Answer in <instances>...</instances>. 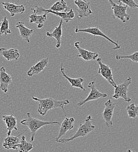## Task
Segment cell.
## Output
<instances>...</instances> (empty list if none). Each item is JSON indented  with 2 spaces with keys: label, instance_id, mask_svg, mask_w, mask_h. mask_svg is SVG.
I'll list each match as a JSON object with an SVG mask.
<instances>
[{
  "label": "cell",
  "instance_id": "7402d4cb",
  "mask_svg": "<svg viewBox=\"0 0 138 152\" xmlns=\"http://www.w3.org/2000/svg\"><path fill=\"white\" fill-rule=\"evenodd\" d=\"M0 53L8 61L17 60L20 57L19 51L17 49H5L3 48H0Z\"/></svg>",
  "mask_w": 138,
  "mask_h": 152
},
{
  "label": "cell",
  "instance_id": "2e32d148",
  "mask_svg": "<svg viewBox=\"0 0 138 152\" xmlns=\"http://www.w3.org/2000/svg\"><path fill=\"white\" fill-rule=\"evenodd\" d=\"M48 63L49 58L48 57L41 59L35 65L30 67V69L27 72V75L29 77H32L34 75L40 74L48 66Z\"/></svg>",
  "mask_w": 138,
  "mask_h": 152
},
{
  "label": "cell",
  "instance_id": "9a60e30c",
  "mask_svg": "<svg viewBox=\"0 0 138 152\" xmlns=\"http://www.w3.org/2000/svg\"><path fill=\"white\" fill-rule=\"evenodd\" d=\"M13 82L12 77L6 72L4 67L0 68V89L4 93H7L8 86Z\"/></svg>",
  "mask_w": 138,
  "mask_h": 152
},
{
  "label": "cell",
  "instance_id": "484cf974",
  "mask_svg": "<svg viewBox=\"0 0 138 152\" xmlns=\"http://www.w3.org/2000/svg\"><path fill=\"white\" fill-rule=\"evenodd\" d=\"M10 22L7 17H5L2 20V23L0 26V36L4 35L5 36L11 34V31L9 28Z\"/></svg>",
  "mask_w": 138,
  "mask_h": 152
},
{
  "label": "cell",
  "instance_id": "f546056e",
  "mask_svg": "<svg viewBox=\"0 0 138 152\" xmlns=\"http://www.w3.org/2000/svg\"><path fill=\"white\" fill-rule=\"evenodd\" d=\"M1 23H2V21L0 22V26H1Z\"/></svg>",
  "mask_w": 138,
  "mask_h": 152
},
{
  "label": "cell",
  "instance_id": "3957f363",
  "mask_svg": "<svg viewBox=\"0 0 138 152\" xmlns=\"http://www.w3.org/2000/svg\"><path fill=\"white\" fill-rule=\"evenodd\" d=\"M92 120L93 119L91 115H88L85 120L84 122L79 125L77 131L72 137L69 138H61L56 142L62 143H68L75 140V139L87 136L89 133L94 131L95 129V126L92 124Z\"/></svg>",
  "mask_w": 138,
  "mask_h": 152
},
{
  "label": "cell",
  "instance_id": "7a4b0ae2",
  "mask_svg": "<svg viewBox=\"0 0 138 152\" xmlns=\"http://www.w3.org/2000/svg\"><path fill=\"white\" fill-rule=\"evenodd\" d=\"M27 118L24 119L21 121L22 125L27 126L31 131L30 142H32L35 140L36 132L41 128L49 125H59L60 123L57 121H41L31 116L30 113H27Z\"/></svg>",
  "mask_w": 138,
  "mask_h": 152
},
{
  "label": "cell",
  "instance_id": "30bf717a",
  "mask_svg": "<svg viewBox=\"0 0 138 152\" xmlns=\"http://www.w3.org/2000/svg\"><path fill=\"white\" fill-rule=\"evenodd\" d=\"M75 4L77 6V11L78 12L77 18L82 19L88 17L93 14L91 9V3L87 0H74Z\"/></svg>",
  "mask_w": 138,
  "mask_h": 152
},
{
  "label": "cell",
  "instance_id": "d4e9b609",
  "mask_svg": "<svg viewBox=\"0 0 138 152\" xmlns=\"http://www.w3.org/2000/svg\"><path fill=\"white\" fill-rule=\"evenodd\" d=\"M49 10L57 12H68L71 10V8L68 7L66 2L64 0H59L56 2L49 8Z\"/></svg>",
  "mask_w": 138,
  "mask_h": 152
},
{
  "label": "cell",
  "instance_id": "8fae6325",
  "mask_svg": "<svg viewBox=\"0 0 138 152\" xmlns=\"http://www.w3.org/2000/svg\"><path fill=\"white\" fill-rule=\"evenodd\" d=\"M115 106V104L111 99H108L105 103V109L102 113V116L105 124L108 128L113 126L112 117Z\"/></svg>",
  "mask_w": 138,
  "mask_h": 152
},
{
  "label": "cell",
  "instance_id": "4fadbf2b",
  "mask_svg": "<svg viewBox=\"0 0 138 152\" xmlns=\"http://www.w3.org/2000/svg\"><path fill=\"white\" fill-rule=\"evenodd\" d=\"M3 6V8L7 11L11 17H14L17 14H23L25 11V8L24 5H16L10 2H1Z\"/></svg>",
  "mask_w": 138,
  "mask_h": 152
},
{
  "label": "cell",
  "instance_id": "cb8c5ba5",
  "mask_svg": "<svg viewBox=\"0 0 138 152\" xmlns=\"http://www.w3.org/2000/svg\"><path fill=\"white\" fill-rule=\"evenodd\" d=\"M18 149L20 152H28L33 149V145L31 142H28L26 140L25 136H22L20 139V143L18 144Z\"/></svg>",
  "mask_w": 138,
  "mask_h": 152
},
{
  "label": "cell",
  "instance_id": "5bb4252c",
  "mask_svg": "<svg viewBox=\"0 0 138 152\" xmlns=\"http://www.w3.org/2000/svg\"><path fill=\"white\" fill-rule=\"evenodd\" d=\"M75 118L74 117L68 118L66 117L62 123L61 124V128L59 129L58 135L55 138V142L58 141L61 138V137L64 135L69 131H71L74 128Z\"/></svg>",
  "mask_w": 138,
  "mask_h": 152
},
{
  "label": "cell",
  "instance_id": "6da1fadb",
  "mask_svg": "<svg viewBox=\"0 0 138 152\" xmlns=\"http://www.w3.org/2000/svg\"><path fill=\"white\" fill-rule=\"evenodd\" d=\"M32 99L38 102V113L42 116H45L49 110L57 108H62L65 114L64 107L70 104V101L68 99L65 100H57L52 97L41 99L35 96H32Z\"/></svg>",
  "mask_w": 138,
  "mask_h": 152
},
{
  "label": "cell",
  "instance_id": "e0dca14e",
  "mask_svg": "<svg viewBox=\"0 0 138 152\" xmlns=\"http://www.w3.org/2000/svg\"><path fill=\"white\" fill-rule=\"evenodd\" d=\"M24 133H20L19 135L17 136H8L7 137L4 138V142L2 144L3 147L7 149V150H10V149H13V150H17L18 149V144L20 143V136L22 135V134Z\"/></svg>",
  "mask_w": 138,
  "mask_h": 152
},
{
  "label": "cell",
  "instance_id": "277c9868",
  "mask_svg": "<svg viewBox=\"0 0 138 152\" xmlns=\"http://www.w3.org/2000/svg\"><path fill=\"white\" fill-rule=\"evenodd\" d=\"M111 5V8L114 11L112 18L114 19H118L123 23H126L131 19V15L128 14L127 8L128 6L123 5L121 2L119 4L115 3L113 0H108Z\"/></svg>",
  "mask_w": 138,
  "mask_h": 152
},
{
  "label": "cell",
  "instance_id": "5b68a950",
  "mask_svg": "<svg viewBox=\"0 0 138 152\" xmlns=\"http://www.w3.org/2000/svg\"><path fill=\"white\" fill-rule=\"evenodd\" d=\"M132 78L129 76L122 83L117 85V87L115 88L114 94L112 95V98L118 99L119 98H122L126 102H131L132 99L128 96V92L129 86L132 83Z\"/></svg>",
  "mask_w": 138,
  "mask_h": 152
},
{
  "label": "cell",
  "instance_id": "f1b7e54d",
  "mask_svg": "<svg viewBox=\"0 0 138 152\" xmlns=\"http://www.w3.org/2000/svg\"><path fill=\"white\" fill-rule=\"evenodd\" d=\"M118 2L123 3L131 8L138 9V4L135 2V0H118Z\"/></svg>",
  "mask_w": 138,
  "mask_h": 152
},
{
  "label": "cell",
  "instance_id": "8992f818",
  "mask_svg": "<svg viewBox=\"0 0 138 152\" xmlns=\"http://www.w3.org/2000/svg\"><path fill=\"white\" fill-rule=\"evenodd\" d=\"M31 10L32 11L35 12L38 14H39L41 12H46V13H50L52 14L55 15H57L61 19H63V20L66 22L68 23L69 21L72 20L75 17V12L71 8V10L68 12H57V11H54L49 9L46 10L45 9L41 7L35 6L34 8H32Z\"/></svg>",
  "mask_w": 138,
  "mask_h": 152
},
{
  "label": "cell",
  "instance_id": "603a6c76",
  "mask_svg": "<svg viewBox=\"0 0 138 152\" xmlns=\"http://www.w3.org/2000/svg\"><path fill=\"white\" fill-rule=\"evenodd\" d=\"M47 14L48 13L45 12L44 14L39 15L35 12L33 11L32 14L28 16L30 18V23H35L37 25V28L38 29H41L44 26L45 22L47 19Z\"/></svg>",
  "mask_w": 138,
  "mask_h": 152
},
{
  "label": "cell",
  "instance_id": "ac0fdd59",
  "mask_svg": "<svg viewBox=\"0 0 138 152\" xmlns=\"http://www.w3.org/2000/svg\"><path fill=\"white\" fill-rule=\"evenodd\" d=\"M60 70H61V73L62 75L68 81V82L71 84L72 87L79 88L83 91H86V89L84 88L83 85V83L84 82V79L83 78L78 77L77 78H72L68 77L65 73V69L63 66V64H61Z\"/></svg>",
  "mask_w": 138,
  "mask_h": 152
},
{
  "label": "cell",
  "instance_id": "7c38bea8",
  "mask_svg": "<svg viewBox=\"0 0 138 152\" xmlns=\"http://www.w3.org/2000/svg\"><path fill=\"white\" fill-rule=\"evenodd\" d=\"M74 46L77 49L78 54L77 56L82 58L85 61L97 60L99 57V54L97 52H93L82 48L80 46V42H75L74 43Z\"/></svg>",
  "mask_w": 138,
  "mask_h": 152
},
{
  "label": "cell",
  "instance_id": "4316f807",
  "mask_svg": "<svg viewBox=\"0 0 138 152\" xmlns=\"http://www.w3.org/2000/svg\"><path fill=\"white\" fill-rule=\"evenodd\" d=\"M128 116L130 118L135 119L138 116V105H135L134 103L129 105L126 109Z\"/></svg>",
  "mask_w": 138,
  "mask_h": 152
},
{
  "label": "cell",
  "instance_id": "9c48e42d",
  "mask_svg": "<svg viewBox=\"0 0 138 152\" xmlns=\"http://www.w3.org/2000/svg\"><path fill=\"white\" fill-rule=\"evenodd\" d=\"M88 87L91 89L90 93L88 96L85 99L80 101L78 103H77V105L79 107L82 106L83 105H84L88 102L97 100L100 98H105L108 96L107 94L101 93L97 88L96 83H95V81H91L88 84Z\"/></svg>",
  "mask_w": 138,
  "mask_h": 152
},
{
  "label": "cell",
  "instance_id": "52a82bcc",
  "mask_svg": "<svg viewBox=\"0 0 138 152\" xmlns=\"http://www.w3.org/2000/svg\"><path fill=\"white\" fill-rule=\"evenodd\" d=\"M75 33H79V32H83V33H86L91 35H92L94 36H98L101 37L103 38L106 39L109 42L112 43L113 45L115 46V48H112L113 50H117V49H120L121 48V45L119 44L118 42H115L111 39V38H109L106 35H105L103 32H102L98 27H89L85 29H79L78 26H77L75 29Z\"/></svg>",
  "mask_w": 138,
  "mask_h": 152
},
{
  "label": "cell",
  "instance_id": "44dd1931",
  "mask_svg": "<svg viewBox=\"0 0 138 152\" xmlns=\"http://www.w3.org/2000/svg\"><path fill=\"white\" fill-rule=\"evenodd\" d=\"M2 119L5 122L7 126V129L8 131V136L11 135V133L13 130H15L16 131H18V128L17 126V118L13 114L10 115H3Z\"/></svg>",
  "mask_w": 138,
  "mask_h": 152
},
{
  "label": "cell",
  "instance_id": "83f0119b",
  "mask_svg": "<svg viewBox=\"0 0 138 152\" xmlns=\"http://www.w3.org/2000/svg\"><path fill=\"white\" fill-rule=\"evenodd\" d=\"M115 58L117 60H121V59H124V58H128L131 60L132 61L138 63V51L135 52L134 53L130 55H127V56H122V55H117L115 56Z\"/></svg>",
  "mask_w": 138,
  "mask_h": 152
},
{
  "label": "cell",
  "instance_id": "ba28073f",
  "mask_svg": "<svg viewBox=\"0 0 138 152\" xmlns=\"http://www.w3.org/2000/svg\"><path fill=\"white\" fill-rule=\"evenodd\" d=\"M97 61L99 64L98 74L100 75L114 88L117 87V84L114 79V75L111 68L107 64L102 62L101 57H98Z\"/></svg>",
  "mask_w": 138,
  "mask_h": 152
},
{
  "label": "cell",
  "instance_id": "ffe728a7",
  "mask_svg": "<svg viewBox=\"0 0 138 152\" xmlns=\"http://www.w3.org/2000/svg\"><path fill=\"white\" fill-rule=\"evenodd\" d=\"M15 26L19 30L21 38L27 42L30 43V38L34 33V30L27 28L22 22H18Z\"/></svg>",
  "mask_w": 138,
  "mask_h": 152
},
{
  "label": "cell",
  "instance_id": "d6986e66",
  "mask_svg": "<svg viewBox=\"0 0 138 152\" xmlns=\"http://www.w3.org/2000/svg\"><path fill=\"white\" fill-rule=\"evenodd\" d=\"M63 19L61 18L59 25L58 26H57L54 30L52 32H46V36L49 38H55L57 42L56 44V48L59 49L61 45V38L62 36V24H63Z\"/></svg>",
  "mask_w": 138,
  "mask_h": 152
}]
</instances>
